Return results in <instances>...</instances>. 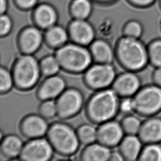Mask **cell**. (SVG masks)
Wrapping results in <instances>:
<instances>
[{"label": "cell", "mask_w": 161, "mask_h": 161, "mask_svg": "<svg viewBox=\"0 0 161 161\" xmlns=\"http://www.w3.org/2000/svg\"><path fill=\"white\" fill-rule=\"evenodd\" d=\"M115 59L125 70L142 72L149 64L147 46L141 39L122 36L114 47Z\"/></svg>", "instance_id": "6da1fadb"}, {"label": "cell", "mask_w": 161, "mask_h": 161, "mask_svg": "<svg viewBox=\"0 0 161 161\" xmlns=\"http://www.w3.org/2000/svg\"><path fill=\"white\" fill-rule=\"evenodd\" d=\"M120 98L112 88L96 91L85 103L87 119L97 125L114 119L120 113Z\"/></svg>", "instance_id": "7a4b0ae2"}, {"label": "cell", "mask_w": 161, "mask_h": 161, "mask_svg": "<svg viewBox=\"0 0 161 161\" xmlns=\"http://www.w3.org/2000/svg\"><path fill=\"white\" fill-rule=\"evenodd\" d=\"M61 69L69 74L84 73L94 62L89 48L71 42L54 53Z\"/></svg>", "instance_id": "3957f363"}, {"label": "cell", "mask_w": 161, "mask_h": 161, "mask_svg": "<svg viewBox=\"0 0 161 161\" xmlns=\"http://www.w3.org/2000/svg\"><path fill=\"white\" fill-rule=\"evenodd\" d=\"M46 138L54 152L63 157H70L75 155L81 144L76 130L62 121H56L50 125Z\"/></svg>", "instance_id": "277c9868"}, {"label": "cell", "mask_w": 161, "mask_h": 161, "mask_svg": "<svg viewBox=\"0 0 161 161\" xmlns=\"http://www.w3.org/2000/svg\"><path fill=\"white\" fill-rule=\"evenodd\" d=\"M14 87L28 92L37 85L42 76L39 61L34 54H21L15 59L12 68Z\"/></svg>", "instance_id": "5b68a950"}, {"label": "cell", "mask_w": 161, "mask_h": 161, "mask_svg": "<svg viewBox=\"0 0 161 161\" xmlns=\"http://www.w3.org/2000/svg\"><path fill=\"white\" fill-rule=\"evenodd\" d=\"M132 98L134 112L139 116L150 117L161 112V87L153 83L142 86Z\"/></svg>", "instance_id": "8992f818"}, {"label": "cell", "mask_w": 161, "mask_h": 161, "mask_svg": "<svg viewBox=\"0 0 161 161\" xmlns=\"http://www.w3.org/2000/svg\"><path fill=\"white\" fill-rule=\"evenodd\" d=\"M117 75L112 63H95L84 73L83 82L87 88L96 92L111 87Z\"/></svg>", "instance_id": "52a82bcc"}, {"label": "cell", "mask_w": 161, "mask_h": 161, "mask_svg": "<svg viewBox=\"0 0 161 161\" xmlns=\"http://www.w3.org/2000/svg\"><path fill=\"white\" fill-rule=\"evenodd\" d=\"M57 117L62 120L70 119L80 113L85 107V97L76 87H67L56 99Z\"/></svg>", "instance_id": "ba28073f"}, {"label": "cell", "mask_w": 161, "mask_h": 161, "mask_svg": "<svg viewBox=\"0 0 161 161\" xmlns=\"http://www.w3.org/2000/svg\"><path fill=\"white\" fill-rule=\"evenodd\" d=\"M54 153L47 138L33 139L24 144L19 159L23 161H48L53 158Z\"/></svg>", "instance_id": "9c48e42d"}, {"label": "cell", "mask_w": 161, "mask_h": 161, "mask_svg": "<svg viewBox=\"0 0 161 161\" xmlns=\"http://www.w3.org/2000/svg\"><path fill=\"white\" fill-rule=\"evenodd\" d=\"M44 42L42 30L36 25L28 26L20 31L17 37V47L21 54H34Z\"/></svg>", "instance_id": "30bf717a"}, {"label": "cell", "mask_w": 161, "mask_h": 161, "mask_svg": "<svg viewBox=\"0 0 161 161\" xmlns=\"http://www.w3.org/2000/svg\"><path fill=\"white\" fill-rule=\"evenodd\" d=\"M136 72L125 70L117 74L111 88L120 98L132 97L142 86V80Z\"/></svg>", "instance_id": "8fae6325"}, {"label": "cell", "mask_w": 161, "mask_h": 161, "mask_svg": "<svg viewBox=\"0 0 161 161\" xmlns=\"http://www.w3.org/2000/svg\"><path fill=\"white\" fill-rule=\"evenodd\" d=\"M49 126L47 120L39 113L29 114L22 118L19 125V129L24 137L30 140L46 136Z\"/></svg>", "instance_id": "7c38bea8"}, {"label": "cell", "mask_w": 161, "mask_h": 161, "mask_svg": "<svg viewBox=\"0 0 161 161\" xmlns=\"http://www.w3.org/2000/svg\"><path fill=\"white\" fill-rule=\"evenodd\" d=\"M67 30L71 42L82 46L88 47L96 39L94 26L87 20L73 19Z\"/></svg>", "instance_id": "4fadbf2b"}, {"label": "cell", "mask_w": 161, "mask_h": 161, "mask_svg": "<svg viewBox=\"0 0 161 161\" xmlns=\"http://www.w3.org/2000/svg\"><path fill=\"white\" fill-rule=\"evenodd\" d=\"M97 132V142L111 148L118 146L125 135L120 122L114 119L100 124Z\"/></svg>", "instance_id": "5bb4252c"}, {"label": "cell", "mask_w": 161, "mask_h": 161, "mask_svg": "<svg viewBox=\"0 0 161 161\" xmlns=\"http://www.w3.org/2000/svg\"><path fill=\"white\" fill-rule=\"evenodd\" d=\"M67 87V81L63 76L57 74L45 77L37 87L36 96L41 101L55 100Z\"/></svg>", "instance_id": "9a60e30c"}, {"label": "cell", "mask_w": 161, "mask_h": 161, "mask_svg": "<svg viewBox=\"0 0 161 161\" xmlns=\"http://www.w3.org/2000/svg\"><path fill=\"white\" fill-rule=\"evenodd\" d=\"M33 9V21L35 25L42 30L46 31L57 24L58 14L53 5L47 3H40Z\"/></svg>", "instance_id": "2e32d148"}, {"label": "cell", "mask_w": 161, "mask_h": 161, "mask_svg": "<svg viewBox=\"0 0 161 161\" xmlns=\"http://www.w3.org/2000/svg\"><path fill=\"white\" fill-rule=\"evenodd\" d=\"M137 135L144 144L161 143V117L147 118L142 122Z\"/></svg>", "instance_id": "e0dca14e"}, {"label": "cell", "mask_w": 161, "mask_h": 161, "mask_svg": "<svg viewBox=\"0 0 161 161\" xmlns=\"http://www.w3.org/2000/svg\"><path fill=\"white\" fill-rule=\"evenodd\" d=\"M89 48L95 63H112L115 59L114 48L106 40H95Z\"/></svg>", "instance_id": "ac0fdd59"}, {"label": "cell", "mask_w": 161, "mask_h": 161, "mask_svg": "<svg viewBox=\"0 0 161 161\" xmlns=\"http://www.w3.org/2000/svg\"><path fill=\"white\" fill-rule=\"evenodd\" d=\"M143 144L138 135H125L118 145V150L125 161H138Z\"/></svg>", "instance_id": "d6986e66"}, {"label": "cell", "mask_w": 161, "mask_h": 161, "mask_svg": "<svg viewBox=\"0 0 161 161\" xmlns=\"http://www.w3.org/2000/svg\"><path fill=\"white\" fill-rule=\"evenodd\" d=\"M24 145V142L19 136L14 134H8L1 139V153L7 159L19 158Z\"/></svg>", "instance_id": "ffe728a7"}, {"label": "cell", "mask_w": 161, "mask_h": 161, "mask_svg": "<svg viewBox=\"0 0 161 161\" xmlns=\"http://www.w3.org/2000/svg\"><path fill=\"white\" fill-rule=\"evenodd\" d=\"M111 148L97 142L85 146L79 155V159L85 161H109Z\"/></svg>", "instance_id": "44dd1931"}, {"label": "cell", "mask_w": 161, "mask_h": 161, "mask_svg": "<svg viewBox=\"0 0 161 161\" xmlns=\"http://www.w3.org/2000/svg\"><path fill=\"white\" fill-rule=\"evenodd\" d=\"M69 39L67 29L57 24L46 30L44 34V42L56 50L68 43Z\"/></svg>", "instance_id": "7402d4cb"}, {"label": "cell", "mask_w": 161, "mask_h": 161, "mask_svg": "<svg viewBox=\"0 0 161 161\" xmlns=\"http://www.w3.org/2000/svg\"><path fill=\"white\" fill-rule=\"evenodd\" d=\"M93 11L92 0H72L69 6L70 15L73 19L87 20Z\"/></svg>", "instance_id": "603a6c76"}, {"label": "cell", "mask_w": 161, "mask_h": 161, "mask_svg": "<svg viewBox=\"0 0 161 161\" xmlns=\"http://www.w3.org/2000/svg\"><path fill=\"white\" fill-rule=\"evenodd\" d=\"M39 63L42 76L45 77L57 75L61 69L58 61L54 54H49L43 57L40 60Z\"/></svg>", "instance_id": "cb8c5ba5"}, {"label": "cell", "mask_w": 161, "mask_h": 161, "mask_svg": "<svg viewBox=\"0 0 161 161\" xmlns=\"http://www.w3.org/2000/svg\"><path fill=\"white\" fill-rule=\"evenodd\" d=\"M76 130L81 144L86 146L97 142V129L92 124L88 123L81 124Z\"/></svg>", "instance_id": "d4e9b609"}, {"label": "cell", "mask_w": 161, "mask_h": 161, "mask_svg": "<svg viewBox=\"0 0 161 161\" xmlns=\"http://www.w3.org/2000/svg\"><path fill=\"white\" fill-rule=\"evenodd\" d=\"M147 46L149 64L153 67H161V38L152 40Z\"/></svg>", "instance_id": "484cf974"}, {"label": "cell", "mask_w": 161, "mask_h": 161, "mask_svg": "<svg viewBox=\"0 0 161 161\" xmlns=\"http://www.w3.org/2000/svg\"><path fill=\"white\" fill-rule=\"evenodd\" d=\"M120 122L125 135H137L142 124L139 118L132 113L124 115Z\"/></svg>", "instance_id": "4316f807"}, {"label": "cell", "mask_w": 161, "mask_h": 161, "mask_svg": "<svg viewBox=\"0 0 161 161\" xmlns=\"http://www.w3.org/2000/svg\"><path fill=\"white\" fill-rule=\"evenodd\" d=\"M138 161H161V143L145 144Z\"/></svg>", "instance_id": "83f0119b"}, {"label": "cell", "mask_w": 161, "mask_h": 161, "mask_svg": "<svg viewBox=\"0 0 161 161\" xmlns=\"http://www.w3.org/2000/svg\"><path fill=\"white\" fill-rule=\"evenodd\" d=\"M144 28L141 22L136 19L129 20L122 29L123 36L141 39L144 34Z\"/></svg>", "instance_id": "f1b7e54d"}, {"label": "cell", "mask_w": 161, "mask_h": 161, "mask_svg": "<svg viewBox=\"0 0 161 161\" xmlns=\"http://www.w3.org/2000/svg\"><path fill=\"white\" fill-rule=\"evenodd\" d=\"M14 87V81L11 70L4 66L0 68V93L2 95L8 94Z\"/></svg>", "instance_id": "f546056e"}, {"label": "cell", "mask_w": 161, "mask_h": 161, "mask_svg": "<svg viewBox=\"0 0 161 161\" xmlns=\"http://www.w3.org/2000/svg\"><path fill=\"white\" fill-rule=\"evenodd\" d=\"M38 113L47 120L53 119L57 117L56 100H50L42 101L38 108Z\"/></svg>", "instance_id": "4dcf8cb0"}, {"label": "cell", "mask_w": 161, "mask_h": 161, "mask_svg": "<svg viewBox=\"0 0 161 161\" xmlns=\"http://www.w3.org/2000/svg\"><path fill=\"white\" fill-rule=\"evenodd\" d=\"M13 20L7 13L1 14L0 18V36L4 37L11 33L13 29Z\"/></svg>", "instance_id": "1f68e13d"}, {"label": "cell", "mask_w": 161, "mask_h": 161, "mask_svg": "<svg viewBox=\"0 0 161 161\" xmlns=\"http://www.w3.org/2000/svg\"><path fill=\"white\" fill-rule=\"evenodd\" d=\"M120 101V113L124 115L131 114L134 112V105L132 97H124L121 98Z\"/></svg>", "instance_id": "d6a6232c"}, {"label": "cell", "mask_w": 161, "mask_h": 161, "mask_svg": "<svg viewBox=\"0 0 161 161\" xmlns=\"http://www.w3.org/2000/svg\"><path fill=\"white\" fill-rule=\"evenodd\" d=\"M39 0H14L16 7L22 11H29L34 8Z\"/></svg>", "instance_id": "836d02e7"}, {"label": "cell", "mask_w": 161, "mask_h": 161, "mask_svg": "<svg viewBox=\"0 0 161 161\" xmlns=\"http://www.w3.org/2000/svg\"><path fill=\"white\" fill-rule=\"evenodd\" d=\"M131 6L136 8L145 9L153 6L157 0H126Z\"/></svg>", "instance_id": "e575fe53"}, {"label": "cell", "mask_w": 161, "mask_h": 161, "mask_svg": "<svg viewBox=\"0 0 161 161\" xmlns=\"http://www.w3.org/2000/svg\"><path fill=\"white\" fill-rule=\"evenodd\" d=\"M151 79L153 84L161 87V67L155 68L152 73Z\"/></svg>", "instance_id": "d590c367"}, {"label": "cell", "mask_w": 161, "mask_h": 161, "mask_svg": "<svg viewBox=\"0 0 161 161\" xmlns=\"http://www.w3.org/2000/svg\"><path fill=\"white\" fill-rule=\"evenodd\" d=\"M109 161H125V160H124V157L121 154V153H120L119 151L118 150L112 152Z\"/></svg>", "instance_id": "8d00e7d4"}, {"label": "cell", "mask_w": 161, "mask_h": 161, "mask_svg": "<svg viewBox=\"0 0 161 161\" xmlns=\"http://www.w3.org/2000/svg\"><path fill=\"white\" fill-rule=\"evenodd\" d=\"M8 7V0H1V14L6 13Z\"/></svg>", "instance_id": "74e56055"}, {"label": "cell", "mask_w": 161, "mask_h": 161, "mask_svg": "<svg viewBox=\"0 0 161 161\" xmlns=\"http://www.w3.org/2000/svg\"><path fill=\"white\" fill-rule=\"evenodd\" d=\"M93 2L102 4H109L116 2L117 0H92Z\"/></svg>", "instance_id": "f35d334b"}, {"label": "cell", "mask_w": 161, "mask_h": 161, "mask_svg": "<svg viewBox=\"0 0 161 161\" xmlns=\"http://www.w3.org/2000/svg\"><path fill=\"white\" fill-rule=\"evenodd\" d=\"M158 4H159V8L161 9V0H158Z\"/></svg>", "instance_id": "ab89813d"}, {"label": "cell", "mask_w": 161, "mask_h": 161, "mask_svg": "<svg viewBox=\"0 0 161 161\" xmlns=\"http://www.w3.org/2000/svg\"><path fill=\"white\" fill-rule=\"evenodd\" d=\"M159 26H160V29H161V22H160V25H159Z\"/></svg>", "instance_id": "60d3db41"}]
</instances>
